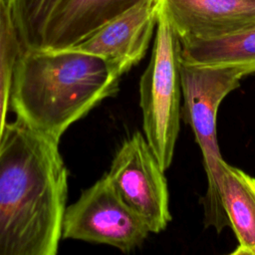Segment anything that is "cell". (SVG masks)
Returning a JSON list of instances; mask_svg holds the SVG:
<instances>
[{"label": "cell", "instance_id": "obj_11", "mask_svg": "<svg viewBox=\"0 0 255 255\" xmlns=\"http://www.w3.org/2000/svg\"><path fill=\"white\" fill-rule=\"evenodd\" d=\"M180 42L183 62L238 66L247 75L255 73V29L223 38Z\"/></svg>", "mask_w": 255, "mask_h": 255}, {"label": "cell", "instance_id": "obj_2", "mask_svg": "<svg viewBox=\"0 0 255 255\" xmlns=\"http://www.w3.org/2000/svg\"><path fill=\"white\" fill-rule=\"evenodd\" d=\"M121 76L102 58L66 50H23L10 106L24 124L59 142L66 129L119 88Z\"/></svg>", "mask_w": 255, "mask_h": 255}, {"label": "cell", "instance_id": "obj_13", "mask_svg": "<svg viewBox=\"0 0 255 255\" xmlns=\"http://www.w3.org/2000/svg\"><path fill=\"white\" fill-rule=\"evenodd\" d=\"M23 51L6 0H0V142L10 106V93L16 62Z\"/></svg>", "mask_w": 255, "mask_h": 255}, {"label": "cell", "instance_id": "obj_7", "mask_svg": "<svg viewBox=\"0 0 255 255\" xmlns=\"http://www.w3.org/2000/svg\"><path fill=\"white\" fill-rule=\"evenodd\" d=\"M157 22V0H141L70 48L104 59L121 77L145 55Z\"/></svg>", "mask_w": 255, "mask_h": 255}, {"label": "cell", "instance_id": "obj_10", "mask_svg": "<svg viewBox=\"0 0 255 255\" xmlns=\"http://www.w3.org/2000/svg\"><path fill=\"white\" fill-rule=\"evenodd\" d=\"M218 187L238 242L230 254L255 255V177L222 159Z\"/></svg>", "mask_w": 255, "mask_h": 255}, {"label": "cell", "instance_id": "obj_8", "mask_svg": "<svg viewBox=\"0 0 255 255\" xmlns=\"http://www.w3.org/2000/svg\"><path fill=\"white\" fill-rule=\"evenodd\" d=\"M180 41L255 29V0H157Z\"/></svg>", "mask_w": 255, "mask_h": 255}, {"label": "cell", "instance_id": "obj_4", "mask_svg": "<svg viewBox=\"0 0 255 255\" xmlns=\"http://www.w3.org/2000/svg\"><path fill=\"white\" fill-rule=\"evenodd\" d=\"M181 42L157 2V22L149 63L139 81L144 136L166 170L173 159L181 120Z\"/></svg>", "mask_w": 255, "mask_h": 255}, {"label": "cell", "instance_id": "obj_9", "mask_svg": "<svg viewBox=\"0 0 255 255\" xmlns=\"http://www.w3.org/2000/svg\"><path fill=\"white\" fill-rule=\"evenodd\" d=\"M141 0H63L46 29L41 50L70 49Z\"/></svg>", "mask_w": 255, "mask_h": 255}, {"label": "cell", "instance_id": "obj_5", "mask_svg": "<svg viewBox=\"0 0 255 255\" xmlns=\"http://www.w3.org/2000/svg\"><path fill=\"white\" fill-rule=\"evenodd\" d=\"M150 233L145 222L121 198L105 174L66 207L62 236L108 244L128 252Z\"/></svg>", "mask_w": 255, "mask_h": 255}, {"label": "cell", "instance_id": "obj_12", "mask_svg": "<svg viewBox=\"0 0 255 255\" xmlns=\"http://www.w3.org/2000/svg\"><path fill=\"white\" fill-rule=\"evenodd\" d=\"M23 50H41L46 29L63 0H6Z\"/></svg>", "mask_w": 255, "mask_h": 255}, {"label": "cell", "instance_id": "obj_6", "mask_svg": "<svg viewBox=\"0 0 255 255\" xmlns=\"http://www.w3.org/2000/svg\"><path fill=\"white\" fill-rule=\"evenodd\" d=\"M164 171L145 136L136 131L122 144L107 173L121 198L152 233L163 231L171 221Z\"/></svg>", "mask_w": 255, "mask_h": 255}, {"label": "cell", "instance_id": "obj_3", "mask_svg": "<svg viewBox=\"0 0 255 255\" xmlns=\"http://www.w3.org/2000/svg\"><path fill=\"white\" fill-rule=\"evenodd\" d=\"M245 70L231 65L180 63L181 119L189 125L202 153L207 187L200 202L204 227L218 233L229 225L219 193L218 177L223 159L217 140V114L222 101L240 87Z\"/></svg>", "mask_w": 255, "mask_h": 255}, {"label": "cell", "instance_id": "obj_1", "mask_svg": "<svg viewBox=\"0 0 255 255\" xmlns=\"http://www.w3.org/2000/svg\"><path fill=\"white\" fill-rule=\"evenodd\" d=\"M59 142L21 120L0 142V255H55L62 236L68 172Z\"/></svg>", "mask_w": 255, "mask_h": 255}]
</instances>
